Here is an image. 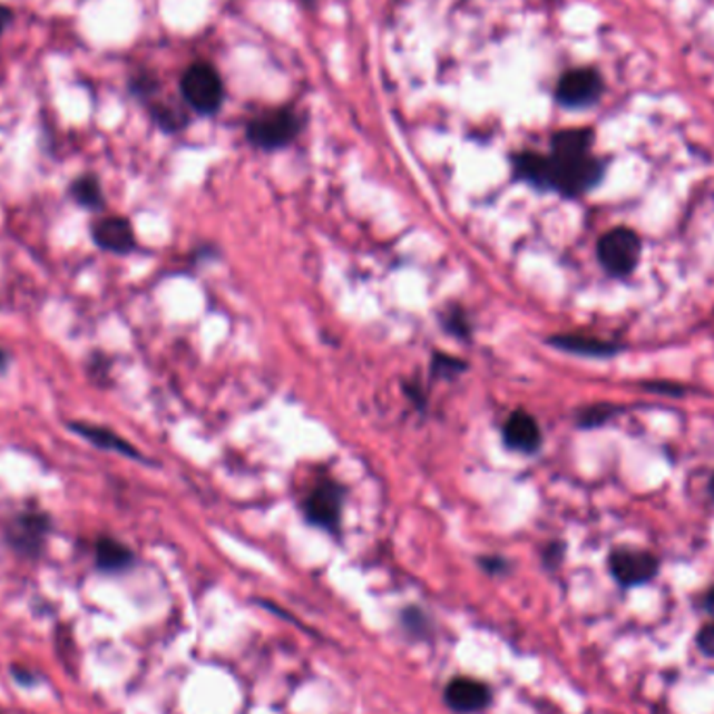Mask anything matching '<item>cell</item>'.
I'll use <instances>...</instances> for the list:
<instances>
[{"mask_svg":"<svg viewBox=\"0 0 714 714\" xmlns=\"http://www.w3.org/2000/svg\"><path fill=\"white\" fill-rule=\"evenodd\" d=\"M512 176L541 193H556L565 199H579L604 183L608 162L591 153L516 150L510 155Z\"/></svg>","mask_w":714,"mask_h":714,"instance_id":"6da1fadb","label":"cell"},{"mask_svg":"<svg viewBox=\"0 0 714 714\" xmlns=\"http://www.w3.org/2000/svg\"><path fill=\"white\" fill-rule=\"evenodd\" d=\"M479 563H481L482 570L489 575H506L510 570V563L501 556H482Z\"/></svg>","mask_w":714,"mask_h":714,"instance_id":"d4e9b609","label":"cell"},{"mask_svg":"<svg viewBox=\"0 0 714 714\" xmlns=\"http://www.w3.org/2000/svg\"><path fill=\"white\" fill-rule=\"evenodd\" d=\"M405 629H410L412 633H424L427 632V615L420 613L418 608H408L403 616H401Z\"/></svg>","mask_w":714,"mask_h":714,"instance_id":"cb8c5ba5","label":"cell"},{"mask_svg":"<svg viewBox=\"0 0 714 714\" xmlns=\"http://www.w3.org/2000/svg\"><path fill=\"white\" fill-rule=\"evenodd\" d=\"M604 92L606 82L596 67H573L558 78L554 88V100L563 109L581 111L598 105Z\"/></svg>","mask_w":714,"mask_h":714,"instance_id":"5b68a950","label":"cell"},{"mask_svg":"<svg viewBox=\"0 0 714 714\" xmlns=\"http://www.w3.org/2000/svg\"><path fill=\"white\" fill-rule=\"evenodd\" d=\"M642 389L654 395H666V398H683L687 393L683 384L673 381H644Z\"/></svg>","mask_w":714,"mask_h":714,"instance_id":"44dd1931","label":"cell"},{"mask_svg":"<svg viewBox=\"0 0 714 714\" xmlns=\"http://www.w3.org/2000/svg\"><path fill=\"white\" fill-rule=\"evenodd\" d=\"M305 119L291 105L274 107L251 117L245 126V138L251 147L274 153L291 147L303 133Z\"/></svg>","mask_w":714,"mask_h":714,"instance_id":"7a4b0ae2","label":"cell"},{"mask_svg":"<svg viewBox=\"0 0 714 714\" xmlns=\"http://www.w3.org/2000/svg\"><path fill=\"white\" fill-rule=\"evenodd\" d=\"M134 556L133 549L128 548L126 544H121L116 537H107L102 535L95 544V563L100 573L107 575H116V573H124L128 568H133Z\"/></svg>","mask_w":714,"mask_h":714,"instance_id":"5bb4252c","label":"cell"},{"mask_svg":"<svg viewBox=\"0 0 714 714\" xmlns=\"http://www.w3.org/2000/svg\"><path fill=\"white\" fill-rule=\"evenodd\" d=\"M700 608H702L706 615L713 616L714 620V585H711V587L702 594V598H700Z\"/></svg>","mask_w":714,"mask_h":714,"instance_id":"484cf974","label":"cell"},{"mask_svg":"<svg viewBox=\"0 0 714 714\" xmlns=\"http://www.w3.org/2000/svg\"><path fill=\"white\" fill-rule=\"evenodd\" d=\"M92 243L99 250L116 255H128L136 250V234L128 217L107 216L95 219L90 226Z\"/></svg>","mask_w":714,"mask_h":714,"instance_id":"30bf717a","label":"cell"},{"mask_svg":"<svg viewBox=\"0 0 714 714\" xmlns=\"http://www.w3.org/2000/svg\"><path fill=\"white\" fill-rule=\"evenodd\" d=\"M625 408L623 405H616V403H591V405H583L579 408V412L575 414V424L577 429L581 431H596V429H601L606 427L608 422H613L615 418L623 414Z\"/></svg>","mask_w":714,"mask_h":714,"instance_id":"2e32d148","label":"cell"},{"mask_svg":"<svg viewBox=\"0 0 714 714\" xmlns=\"http://www.w3.org/2000/svg\"><path fill=\"white\" fill-rule=\"evenodd\" d=\"M67 429L80 434L82 439H86L88 443H92L95 448L102 449V451H116V453H121V456H126L130 460L145 462V456L134 448L130 441H126L121 434H117L116 431H111L107 427L90 424V422H84V420H71V422H67Z\"/></svg>","mask_w":714,"mask_h":714,"instance_id":"4fadbf2b","label":"cell"},{"mask_svg":"<svg viewBox=\"0 0 714 714\" xmlns=\"http://www.w3.org/2000/svg\"><path fill=\"white\" fill-rule=\"evenodd\" d=\"M706 489H708V496L714 499V472L711 475V479H708V487H706Z\"/></svg>","mask_w":714,"mask_h":714,"instance_id":"f1b7e54d","label":"cell"},{"mask_svg":"<svg viewBox=\"0 0 714 714\" xmlns=\"http://www.w3.org/2000/svg\"><path fill=\"white\" fill-rule=\"evenodd\" d=\"M462 370H466V362H462L460 358H453V355H448V353H434L432 358V372L437 376H456L460 374Z\"/></svg>","mask_w":714,"mask_h":714,"instance_id":"ffe728a7","label":"cell"},{"mask_svg":"<svg viewBox=\"0 0 714 714\" xmlns=\"http://www.w3.org/2000/svg\"><path fill=\"white\" fill-rule=\"evenodd\" d=\"M644 253L642 236L627 226L601 234L596 245L599 266L613 278H627L639 266Z\"/></svg>","mask_w":714,"mask_h":714,"instance_id":"277c9868","label":"cell"},{"mask_svg":"<svg viewBox=\"0 0 714 714\" xmlns=\"http://www.w3.org/2000/svg\"><path fill=\"white\" fill-rule=\"evenodd\" d=\"M441 324L453 336H460V339L470 336V320H468L464 310L460 305H453V307H449L448 312H443Z\"/></svg>","mask_w":714,"mask_h":714,"instance_id":"d6986e66","label":"cell"},{"mask_svg":"<svg viewBox=\"0 0 714 714\" xmlns=\"http://www.w3.org/2000/svg\"><path fill=\"white\" fill-rule=\"evenodd\" d=\"M149 111L150 117L155 119V124L167 134L180 133L188 124V119L184 117V114H180L178 109H174L172 105H166V102H153Z\"/></svg>","mask_w":714,"mask_h":714,"instance_id":"ac0fdd59","label":"cell"},{"mask_svg":"<svg viewBox=\"0 0 714 714\" xmlns=\"http://www.w3.org/2000/svg\"><path fill=\"white\" fill-rule=\"evenodd\" d=\"M50 532V516L40 510H26L13 516L4 529L7 546L21 558L36 560L45 554Z\"/></svg>","mask_w":714,"mask_h":714,"instance_id":"8992f818","label":"cell"},{"mask_svg":"<svg viewBox=\"0 0 714 714\" xmlns=\"http://www.w3.org/2000/svg\"><path fill=\"white\" fill-rule=\"evenodd\" d=\"M443 700L453 713L479 714L491 704V689L472 677H456L448 683Z\"/></svg>","mask_w":714,"mask_h":714,"instance_id":"7c38bea8","label":"cell"},{"mask_svg":"<svg viewBox=\"0 0 714 714\" xmlns=\"http://www.w3.org/2000/svg\"><path fill=\"white\" fill-rule=\"evenodd\" d=\"M608 570L623 589L644 587L661 573V558L648 549L615 548L608 556Z\"/></svg>","mask_w":714,"mask_h":714,"instance_id":"52a82bcc","label":"cell"},{"mask_svg":"<svg viewBox=\"0 0 714 714\" xmlns=\"http://www.w3.org/2000/svg\"><path fill=\"white\" fill-rule=\"evenodd\" d=\"M696 648L700 649L702 656L714 661V620L700 627L696 633Z\"/></svg>","mask_w":714,"mask_h":714,"instance_id":"603a6c76","label":"cell"},{"mask_svg":"<svg viewBox=\"0 0 714 714\" xmlns=\"http://www.w3.org/2000/svg\"><path fill=\"white\" fill-rule=\"evenodd\" d=\"M7 368H9V355H7V351L0 348V374H2Z\"/></svg>","mask_w":714,"mask_h":714,"instance_id":"83f0119b","label":"cell"},{"mask_svg":"<svg viewBox=\"0 0 714 714\" xmlns=\"http://www.w3.org/2000/svg\"><path fill=\"white\" fill-rule=\"evenodd\" d=\"M69 197L84 209L99 212L105 207V195H102L99 178L92 174L78 176L74 183L69 184Z\"/></svg>","mask_w":714,"mask_h":714,"instance_id":"e0dca14e","label":"cell"},{"mask_svg":"<svg viewBox=\"0 0 714 714\" xmlns=\"http://www.w3.org/2000/svg\"><path fill=\"white\" fill-rule=\"evenodd\" d=\"M546 343L554 350L565 351L579 358H591V360H613L618 353L625 351V345L616 341H606V339L581 333L551 334Z\"/></svg>","mask_w":714,"mask_h":714,"instance_id":"8fae6325","label":"cell"},{"mask_svg":"<svg viewBox=\"0 0 714 714\" xmlns=\"http://www.w3.org/2000/svg\"><path fill=\"white\" fill-rule=\"evenodd\" d=\"M303 4H305V7L310 9V11H312V9L316 7V0H303Z\"/></svg>","mask_w":714,"mask_h":714,"instance_id":"f546056e","label":"cell"},{"mask_svg":"<svg viewBox=\"0 0 714 714\" xmlns=\"http://www.w3.org/2000/svg\"><path fill=\"white\" fill-rule=\"evenodd\" d=\"M11 23H13V11L9 7L0 4V38H2V33Z\"/></svg>","mask_w":714,"mask_h":714,"instance_id":"4316f807","label":"cell"},{"mask_svg":"<svg viewBox=\"0 0 714 714\" xmlns=\"http://www.w3.org/2000/svg\"><path fill=\"white\" fill-rule=\"evenodd\" d=\"M596 145L594 128H565L551 134L549 150L556 153H591Z\"/></svg>","mask_w":714,"mask_h":714,"instance_id":"9a60e30c","label":"cell"},{"mask_svg":"<svg viewBox=\"0 0 714 714\" xmlns=\"http://www.w3.org/2000/svg\"><path fill=\"white\" fill-rule=\"evenodd\" d=\"M501 439L506 448L512 449L516 453L535 456L544 446V432L535 415L527 410H515L508 415L501 429Z\"/></svg>","mask_w":714,"mask_h":714,"instance_id":"9c48e42d","label":"cell"},{"mask_svg":"<svg viewBox=\"0 0 714 714\" xmlns=\"http://www.w3.org/2000/svg\"><path fill=\"white\" fill-rule=\"evenodd\" d=\"M566 546L563 541H549L548 546L541 551V560L544 566L549 570H556L558 566L565 563Z\"/></svg>","mask_w":714,"mask_h":714,"instance_id":"7402d4cb","label":"cell"},{"mask_svg":"<svg viewBox=\"0 0 714 714\" xmlns=\"http://www.w3.org/2000/svg\"><path fill=\"white\" fill-rule=\"evenodd\" d=\"M343 499H345V489L339 482L333 479H322L303 501L305 520L317 529L339 531L341 515H343Z\"/></svg>","mask_w":714,"mask_h":714,"instance_id":"ba28073f","label":"cell"},{"mask_svg":"<svg viewBox=\"0 0 714 714\" xmlns=\"http://www.w3.org/2000/svg\"><path fill=\"white\" fill-rule=\"evenodd\" d=\"M184 102L199 116H216L224 107L226 84L216 67L207 61H195L184 69L180 78Z\"/></svg>","mask_w":714,"mask_h":714,"instance_id":"3957f363","label":"cell"}]
</instances>
